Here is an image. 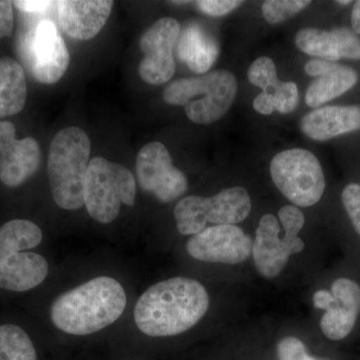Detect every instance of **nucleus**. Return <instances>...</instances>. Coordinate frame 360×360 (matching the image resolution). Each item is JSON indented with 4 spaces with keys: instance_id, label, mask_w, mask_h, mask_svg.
Returning <instances> with one entry per match:
<instances>
[{
    "instance_id": "1",
    "label": "nucleus",
    "mask_w": 360,
    "mask_h": 360,
    "mask_svg": "<svg viewBox=\"0 0 360 360\" xmlns=\"http://www.w3.org/2000/svg\"><path fill=\"white\" fill-rule=\"evenodd\" d=\"M210 307L205 286L188 277H172L151 285L134 307V322L151 338L179 335L193 328Z\"/></svg>"
},
{
    "instance_id": "2",
    "label": "nucleus",
    "mask_w": 360,
    "mask_h": 360,
    "mask_svg": "<svg viewBox=\"0 0 360 360\" xmlns=\"http://www.w3.org/2000/svg\"><path fill=\"white\" fill-rule=\"evenodd\" d=\"M127 303L122 284L112 277L98 276L59 295L52 303L51 319L68 335H89L117 321Z\"/></svg>"
},
{
    "instance_id": "3",
    "label": "nucleus",
    "mask_w": 360,
    "mask_h": 360,
    "mask_svg": "<svg viewBox=\"0 0 360 360\" xmlns=\"http://www.w3.org/2000/svg\"><path fill=\"white\" fill-rule=\"evenodd\" d=\"M42 238L39 225L30 220L13 219L0 227V288L23 292L44 283L49 262L25 251L39 246Z\"/></svg>"
},
{
    "instance_id": "4",
    "label": "nucleus",
    "mask_w": 360,
    "mask_h": 360,
    "mask_svg": "<svg viewBox=\"0 0 360 360\" xmlns=\"http://www.w3.org/2000/svg\"><path fill=\"white\" fill-rule=\"evenodd\" d=\"M90 146L86 132L77 127L60 130L51 142L47 175L54 202L63 210H77L84 206Z\"/></svg>"
},
{
    "instance_id": "5",
    "label": "nucleus",
    "mask_w": 360,
    "mask_h": 360,
    "mask_svg": "<svg viewBox=\"0 0 360 360\" xmlns=\"http://www.w3.org/2000/svg\"><path fill=\"white\" fill-rule=\"evenodd\" d=\"M238 89L231 72L217 70L175 80L165 89L163 98L170 105L184 106L187 117L196 124H212L231 108Z\"/></svg>"
},
{
    "instance_id": "6",
    "label": "nucleus",
    "mask_w": 360,
    "mask_h": 360,
    "mask_svg": "<svg viewBox=\"0 0 360 360\" xmlns=\"http://www.w3.org/2000/svg\"><path fill=\"white\" fill-rule=\"evenodd\" d=\"M136 184L132 172L103 158H92L84 184V206L90 217L101 224L115 221L122 205L134 206Z\"/></svg>"
},
{
    "instance_id": "7",
    "label": "nucleus",
    "mask_w": 360,
    "mask_h": 360,
    "mask_svg": "<svg viewBox=\"0 0 360 360\" xmlns=\"http://www.w3.org/2000/svg\"><path fill=\"white\" fill-rule=\"evenodd\" d=\"M251 200L245 187L222 189L212 198L191 195L175 205L174 219L182 236H195L206 224L236 225L250 215Z\"/></svg>"
},
{
    "instance_id": "8",
    "label": "nucleus",
    "mask_w": 360,
    "mask_h": 360,
    "mask_svg": "<svg viewBox=\"0 0 360 360\" xmlns=\"http://www.w3.org/2000/svg\"><path fill=\"white\" fill-rule=\"evenodd\" d=\"M270 175L278 191L296 206L319 202L326 191V177L316 156L303 148L277 153L270 162Z\"/></svg>"
},
{
    "instance_id": "9",
    "label": "nucleus",
    "mask_w": 360,
    "mask_h": 360,
    "mask_svg": "<svg viewBox=\"0 0 360 360\" xmlns=\"http://www.w3.org/2000/svg\"><path fill=\"white\" fill-rule=\"evenodd\" d=\"M20 51L30 73L40 84H56L70 66L65 39L49 20L37 21L25 33Z\"/></svg>"
},
{
    "instance_id": "10",
    "label": "nucleus",
    "mask_w": 360,
    "mask_h": 360,
    "mask_svg": "<svg viewBox=\"0 0 360 360\" xmlns=\"http://www.w3.org/2000/svg\"><path fill=\"white\" fill-rule=\"evenodd\" d=\"M136 175L142 191L163 203L177 200L188 187L186 175L174 167L167 146L160 141L149 142L139 150Z\"/></svg>"
},
{
    "instance_id": "11",
    "label": "nucleus",
    "mask_w": 360,
    "mask_h": 360,
    "mask_svg": "<svg viewBox=\"0 0 360 360\" xmlns=\"http://www.w3.org/2000/svg\"><path fill=\"white\" fill-rule=\"evenodd\" d=\"M181 32L179 21L161 18L142 34L139 46L143 58L139 65V75L149 84L169 82L175 73L174 51Z\"/></svg>"
},
{
    "instance_id": "12",
    "label": "nucleus",
    "mask_w": 360,
    "mask_h": 360,
    "mask_svg": "<svg viewBox=\"0 0 360 360\" xmlns=\"http://www.w3.org/2000/svg\"><path fill=\"white\" fill-rule=\"evenodd\" d=\"M252 239L236 225L206 227L187 241L191 257L212 264H238L252 255Z\"/></svg>"
},
{
    "instance_id": "13",
    "label": "nucleus",
    "mask_w": 360,
    "mask_h": 360,
    "mask_svg": "<svg viewBox=\"0 0 360 360\" xmlns=\"http://www.w3.org/2000/svg\"><path fill=\"white\" fill-rule=\"evenodd\" d=\"M316 309L326 310L321 321L322 333L331 340L347 338L360 314V286L348 278H338L331 286V292L319 290L314 293Z\"/></svg>"
},
{
    "instance_id": "14",
    "label": "nucleus",
    "mask_w": 360,
    "mask_h": 360,
    "mask_svg": "<svg viewBox=\"0 0 360 360\" xmlns=\"http://www.w3.org/2000/svg\"><path fill=\"white\" fill-rule=\"evenodd\" d=\"M15 127L0 122V180L4 186L18 187L30 179L40 165V146L32 137L16 139Z\"/></svg>"
},
{
    "instance_id": "15",
    "label": "nucleus",
    "mask_w": 360,
    "mask_h": 360,
    "mask_svg": "<svg viewBox=\"0 0 360 360\" xmlns=\"http://www.w3.org/2000/svg\"><path fill=\"white\" fill-rule=\"evenodd\" d=\"M304 71L309 77H315L305 94V103L311 108L342 96L359 82V73L354 68L321 59L307 61Z\"/></svg>"
},
{
    "instance_id": "16",
    "label": "nucleus",
    "mask_w": 360,
    "mask_h": 360,
    "mask_svg": "<svg viewBox=\"0 0 360 360\" xmlns=\"http://www.w3.org/2000/svg\"><path fill=\"white\" fill-rule=\"evenodd\" d=\"M110 0L58 1V23L68 37L89 40L103 30L112 11Z\"/></svg>"
},
{
    "instance_id": "17",
    "label": "nucleus",
    "mask_w": 360,
    "mask_h": 360,
    "mask_svg": "<svg viewBox=\"0 0 360 360\" xmlns=\"http://www.w3.org/2000/svg\"><path fill=\"white\" fill-rule=\"evenodd\" d=\"M279 233L281 226L276 217L270 213L264 214L255 232L252 255L258 272L267 278L279 276L293 255L292 250Z\"/></svg>"
},
{
    "instance_id": "18",
    "label": "nucleus",
    "mask_w": 360,
    "mask_h": 360,
    "mask_svg": "<svg viewBox=\"0 0 360 360\" xmlns=\"http://www.w3.org/2000/svg\"><path fill=\"white\" fill-rule=\"evenodd\" d=\"M300 129L309 139L326 141L360 129V105L315 108L300 120Z\"/></svg>"
},
{
    "instance_id": "19",
    "label": "nucleus",
    "mask_w": 360,
    "mask_h": 360,
    "mask_svg": "<svg viewBox=\"0 0 360 360\" xmlns=\"http://www.w3.org/2000/svg\"><path fill=\"white\" fill-rule=\"evenodd\" d=\"M177 56L189 70L205 75L219 53L217 39L203 26L193 22L181 30L176 42Z\"/></svg>"
},
{
    "instance_id": "20",
    "label": "nucleus",
    "mask_w": 360,
    "mask_h": 360,
    "mask_svg": "<svg viewBox=\"0 0 360 360\" xmlns=\"http://www.w3.org/2000/svg\"><path fill=\"white\" fill-rule=\"evenodd\" d=\"M26 97L27 84L22 66L13 58H0V118L20 113Z\"/></svg>"
},
{
    "instance_id": "21",
    "label": "nucleus",
    "mask_w": 360,
    "mask_h": 360,
    "mask_svg": "<svg viewBox=\"0 0 360 360\" xmlns=\"http://www.w3.org/2000/svg\"><path fill=\"white\" fill-rule=\"evenodd\" d=\"M296 46L305 54L321 60L336 63L340 60V42L335 28L330 32L314 27H305L296 33Z\"/></svg>"
},
{
    "instance_id": "22",
    "label": "nucleus",
    "mask_w": 360,
    "mask_h": 360,
    "mask_svg": "<svg viewBox=\"0 0 360 360\" xmlns=\"http://www.w3.org/2000/svg\"><path fill=\"white\" fill-rule=\"evenodd\" d=\"M298 105V87L295 82L277 80L253 101V108L260 115H270L274 111L292 112Z\"/></svg>"
},
{
    "instance_id": "23",
    "label": "nucleus",
    "mask_w": 360,
    "mask_h": 360,
    "mask_svg": "<svg viewBox=\"0 0 360 360\" xmlns=\"http://www.w3.org/2000/svg\"><path fill=\"white\" fill-rule=\"evenodd\" d=\"M0 360H37L34 345L20 326H0Z\"/></svg>"
},
{
    "instance_id": "24",
    "label": "nucleus",
    "mask_w": 360,
    "mask_h": 360,
    "mask_svg": "<svg viewBox=\"0 0 360 360\" xmlns=\"http://www.w3.org/2000/svg\"><path fill=\"white\" fill-rule=\"evenodd\" d=\"M311 4L310 0H266L262 4V15L269 25L290 20Z\"/></svg>"
},
{
    "instance_id": "25",
    "label": "nucleus",
    "mask_w": 360,
    "mask_h": 360,
    "mask_svg": "<svg viewBox=\"0 0 360 360\" xmlns=\"http://www.w3.org/2000/svg\"><path fill=\"white\" fill-rule=\"evenodd\" d=\"M248 77L251 84L264 90L278 80L276 63L266 56L257 58L248 68Z\"/></svg>"
},
{
    "instance_id": "26",
    "label": "nucleus",
    "mask_w": 360,
    "mask_h": 360,
    "mask_svg": "<svg viewBox=\"0 0 360 360\" xmlns=\"http://www.w3.org/2000/svg\"><path fill=\"white\" fill-rule=\"evenodd\" d=\"M277 355L279 360H321L310 356L302 341L295 336H288L279 341Z\"/></svg>"
},
{
    "instance_id": "27",
    "label": "nucleus",
    "mask_w": 360,
    "mask_h": 360,
    "mask_svg": "<svg viewBox=\"0 0 360 360\" xmlns=\"http://www.w3.org/2000/svg\"><path fill=\"white\" fill-rule=\"evenodd\" d=\"M341 200L355 231L360 236V184H348L343 189Z\"/></svg>"
},
{
    "instance_id": "28",
    "label": "nucleus",
    "mask_w": 360,
    "mask_h": 360,
    "mask_svg": "<svg viewBox=\"0 0 360 360\" xmlns=\"http://www.w3.org/2000/svg\"><path fill=\"white\" fill-rule=\"evenodd\" d=\"M278 217L283 226L284 234L290 238H298V233L305 224L302 210L297 206L285 205L279 210Z\"/></svg>"
},
{
    "instance_id": "29",
    "label": "nucleus",
    "mask_w": 360,
    "mask_h": 360,
    "mask_svg": "<svg viewBox=\"0 0 360 360\" xmlns=\"http://www.w3.org/2000/svg\"><path fill=\"white\" fill-rule=\"evenodd\" d=\"M340 42L341 59L360 60V39L356 33L347 27L335 28Z\"/></svg>"
},
{
    "instance_id": "30",
    "label": "nucleus",
    "mask_w": 360,
    "mask_h": 360,
    "mask_svg": "<svg viewBox=\"0 0 360 360\" xmlns=\"http://www.w3.org/2000/svg\"><path fill=\"white\" fill-rule=\"evenodd\" d=\"M195 4L202 13L210 16H224L238 8L243 2L239 0H200Z\"/></svg>"
},
{
    "instance_id": "31",
    "label": "nucleus",
    "mask_w": 360,
    "mask_h": 360,
    "mask_svg": "<svg viewBox=\"0 0 360 360\" xmlns=\"http://www.w3.org/2000/svg\"><path fill=\"white\" fill-rule=\"evenodd\" d=\"M13 2L0 1V39L9 37L13 32Z\"/></svg>"
},
{
    "instance_id": "32",
    "label": "nucleus",
    "mask_w": 360,
    "mask_h": 360,
    "mask_svg": "<svg viewBox=\"0 0 360 360\" xmlns=\"http://www.w3.org/2000/svg\"><path fill=\"white\" fill-rule=\"evenodd\" d=\"M14 6L27 13H44L56 2L53 1H14Z\"/></svg>"
},
{
    "instance_id": "33",
    "label": "nucleus",
    "mask_w": 360,
    "mask_h": 360,
    "mask_svg": "<svg viewBox=\"0 0 360 360\" xmlns=\"http://www.w3.org/2000/svg\"><path fill=\"white\" fill-rule=\"evenodd\" d=\"M352 25L354 32L360 34V0L355 2L352 13Z\"/></svg>"
},
{
    "instance_id": "34",
    "label": "nucleus",
    "mask_w": 360,
    "mask_h": 360,
    "mask_svg": "<svg viewBox=\"0 0 360 360\" xmlns=\"http://www.w3.org/2000/svg\"><path fill=\"white\" fill-rule=\"evenodd\" d=\"M336 4H340V6H348V4H352V1H350V0H347V1H341V0H338V1H336Z\"/></svg>"
}]
</instances>
